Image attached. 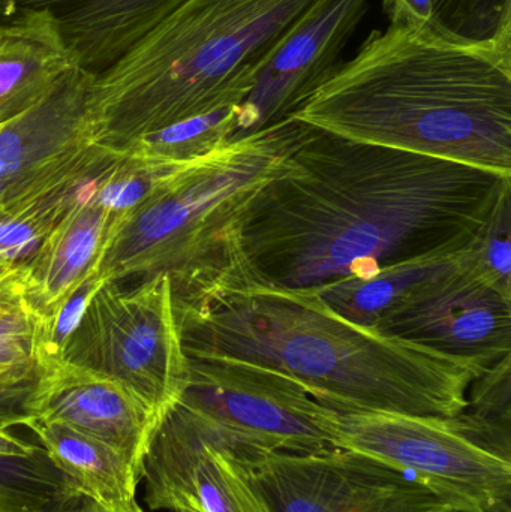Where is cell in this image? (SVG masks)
<instances>
[{"instance_id":"26","label":"cell","mask_w":511,"mask_h":512,"mask_svg":"<svg viewBox=\"0 0 511 512\" xmlns=\"http://www.w3.org/2000/svg\"><path fill=\"white\" fill-rule=\"evenodd\" d=\"M102 282L98 274H92L69 300L63 304L62 309L54 316L50 324L45 325L41 331V343H39V360L44 358L65 357L66 346L74 331L80 325L81 318L86 312L87 306L92 301L93 295L101 288ZM39 363V361H38Z\"/></svg>"},{"instance_id":"24","label":"cell","mask_w":511,"mask_h":512,"mask_svg":"<svg viewBox=\"0 0 511 512\" xmlns=\"http://www.w3.org/2000/svg\"><path fill=\"white\" fill-rule=\"evenodd\" d=\"M462 267L511 300V191L462 252Z\"/></svg>"},{"instance_id":"20","label":"cell","mask_w":511,"mask_h":512,"mask_svg":"<svg viewBox=\"0 0 511 512\" xmlns=\"http://www.w3.org/2000/svg\"><path fill=\"white\" fill-rule=\"evenodd\" d=\"M81 498L41 445L0 430V512H54Z\"/></svg>"},{"instance_id":"29","label":"cell","mask_w":511,"mask_h":512,"mask_svg":"<svg viewBox=\"0 0 511 512\" xmlns=\"http://www.w3.org/2000/svg\"><path fill=\"white\" fill-rule=\"evenodd\" d=\"M54 512H113L107 510V508L99 505L98 502L92 501L89 498H81L80 501L75 502V504L69 505V507L62 508V510H57Z\"/></svg>"},{"instance_id":"6","label":"cell","mask_w":511,"mask_h":512,"mask_svg":"<svg viewBox=\"0 0 511 512\" xmlns=\"http://www.w3.org/2000/svg\"><path fill=\"white\" fill-rule=\"evenodd\" d=\"M335 448L405 472L455 512H511V450L455 417L336 411Z\"/></svg>"},{"instance_id":"28","label":"cell","mask_w":511,"mask_h":512,"mask_svg":"<svg viewBox=\"0 0 511 512\" xmlns=\"http://www.w3.org/2000/svg\"><path fill=\"white\" fill-rule=\"evenodd\" d=\"M383 11L390 26L435 30L432 0H383Z\"/></svg>"},{"instance_id":"10","label":"cell","mask_w":511,"mask_h":512,"mask_svg":"<svg viewBox=\"0 0 511 512\" xmlns=\"http://www.w3.org/2000/svg\"><path fill=\"white\" fill-rule=\"evenodd\" d=\"M254 481L273 512H455L405 472L342 448L264 451Z\"/></svg>"},{"instance_id":"7","label":"cell","mask_w":511,"mask_h":512,"mask_svg":"<svg viewBox=\"0 0 511 512\" xmlns=\"http://www.w3.org/2000/svg\"><path fill=\"white\" fill-rule=\"evenodd\" d=\"M63 358L119 382L161 421L179 402L189 367L171 277H146L132 291L102 283Z\"/></svg>"},{"instance_id":"13","label":"cell","mask_w":511,"mask_h":512,"mask_svg":"<svg viewBox=\"0 0 511 512\" xmlns=\"http://www.w3.org/2000/svg\"><path fill=\"white\" fill-rule=\"evenodd\" d=\"M368 2L323 0L294 27L237 107L231 141L287 119L335 74Z\"/></svg>"},{"instance_id":"12","label":"cell","mask_w":511,"mask_h":512,"mask_svg":"<svg viewBox=\"0 0 511 512\" xmlns=\"http://www.w3.org/2000/svg\"><path fill=\"white\" fill-rule=\"evenodd\" d=\"M93 81L95 75L71 69L42 101L0 125V213L50 188L90 155Z\"/></svg>"},{"instance_id":"19","label":"cell","mask_w":511,"mask_h":512,"mask_svg":"<svg viewBox=\"0 0 511 512\" xmlns=\"http://www.w3.org/2000/svg\"><path fill=\"white\" fill-rule=\"evenodd\" d=\"M462 252L392 265L374 276L347 277L311 292H315L330 310L342 318L372 330L381 316L420 283L458 268Z\"/></svg>"},{"instance_id":"5","label":"cell","mask_w":511,"mask_h":512,"mask_svg":"<svg viewBox=\"0 0 511 512\" xmlns=\"http://www.w3.org/2000/svg\"><path fill=\"white\" fill-rule=\"evenodd\" d=\"M305 126L287 117L180 167L120 222L99 279L167 273L177 285L216 273L246 207L284 173Z\"/></svg>"},{"instance_id":"3","label":"cell","mask_w":511,"mask_h":512,"mask_svg":"<svg viewBox=\"0 0 511 512\" xmlns=\"http://www.w3.org/2000/svg\"><path fill=\"white\" fill-rule=\"evenodd\" d=\"M290 117L347 140L511 176V47L389 24Z\"/></svg>"},{"instance_id":"18","label":"cell","mask_w":511,"mask_h":512,"mask_svg":"<svg viewBox=\"0 0 511 512\" xmlns=\"http://www.w3.org/2000/svg\"><path fill=\"white\" fill-rule=\"evenodd\" d=\"M27 429L84 498L113 512H146L137 499L141 475L122 454L51 421L33 420Z\"/></svg>"},{"instance_id":"25","label":"cell","mask_w":511,"mask_h":512,"mask_svg":"<svg viewBox=\"0 0 511 512\" xmlns=\"http://www.w3.org/2000/svg\"><path fill=\"white\" fill-rule=\"evenodd\" d=\"M461 417L501 447L511 450V355L474 379Z\"/></svg>"},{"instance_id":"21","label":"cell","mask_w":511,"mask_h":512,"mask_svg":"<svg viewBox=\"0 0 511 512\" xmlns=\"http://www.w3.org/2000/svg\"><path fill=\"white\" fill-rule=\"evenodd\" d=\"M237 107L219 110L174 123L116 147L120 155L155 164H185L212 155L233 140Z\"/></svg>"},{"instance_id":"14","label":"cell","mask_w":511,"mask_h":512,"mask_svg":"<svg viewBox=\"0 0 511 512\" xmlns=\"http://www.w3.org/2000/svg\"><path fill=\"white\" fill-rule=\"evenodd\" d=\"M35 420L51 421L122 454L141 475L159 417L134 393L102 373L44 358L38 363Z\"/></svg>"},{"instance_id":"16","label":"cell","mask_w":511,"mask_h":512,"mask_svg":"<svg viewBox=\"0 0 511 512\" xmlns=\"http://www.w3.org/2000/svg\"><path fill=\"white\" fill-rule=\"evenodd\" d=\"M98 189L72 207L26 267L27 300L42 328L95 273L122 222L99 200Z\"/></svg>"},{"instance_id":"15","label":"cell","mask_w":511,"mask_h":512,"mask_svg":"<svg viewBox=\"0 0 511 512\" xmlns=\"http://www.w3.org/2000/svg\"><path fill=\"white\" fill-rule=\"evenodd\" d=\"M186 0H0V24L38 17L77 68L99 77Z\"/></svg>"},{"instance_id":"11","label":"cell","mask_w":511,"mask_h":512,"mask_svg":"<svg viewBox=\"0 0 511 512\" xmlns=\"http://www.w3.org/2000/svg\"><path fill=\"white\" fill-rule=\"evenodd\" d=\"M372 330L486 372L511 355V300L465 270L426 280Z\"/></svg>"},{"instance_id":"8","label":"cell","mask_w":511,"mask_h":512,"mask_svg":"<svg viewBox=\"0 0 511 512\" xmlns=\"http://www.w3.org/2000/svg\"><path fill=\"white\" fill-rule=\"evenodd\" d=\"M264 451L177 402L147 447L144 501L150 511L273 512L254 481Z\"/></svg>"},{"instance_id":"9","label":"cell","mask_w":511,"mask_h":512,"mask_svg":"<svg viewBox=\"0 0 511 512\" xmlns=\"http://www.w3.org/2000/svg\"><path fill=\"white\" fill-rule=\"evenodd\" d=\"M179 403L267 451L308 454L335 448L336 409L293 379L240 361L188 357Z\"/></svg>"},{"instance_id":"17","label":"cell","mask_w":511,"mask_h":512,"mask_svg":"<svg viewBox=\"0 0 511 512\" xmlns=\"http://www.w3.org/2000/svg\"><path fill=\"white\" fill-rule=\"evenodd\" d=\"M74 68L71 54L42 18L0 24V125L42 101Z\"/></svg>"},{"instance_id":"27","label":"cell","mask_w":511,"mask_h":512,"mask_svg":"<svg viewBox=\"0 0 511 512\" xmlns=\"http://www.w3.org/2000/svg\"><path fill=\"white\" fill-rule=\"evenodd\" d=\"M38 376L20 382H0V430L29 427L35 420V399Z\"/></svg>"},{"instance_id":"2","label":"cell","mask_w":511,"mask_h":512,"mask_svg":"<svg viewBox=\"0 0 511 512\" xmlns=\"http://www.w3.org/2000/svg\"><path fill=\"white\" fill-rule=\"evenodd\" d=\"M173 298L188 357L273 370L336 411L455 417L485 373L353 324L311 291L215 273L173 286Z\"/></svg>"},{"instance_id":"23","label":"cell","mask_w":511,"mask_h":512,"mask_svg":"<svg viewBox=\"0 0 511 512\" xmlns=\"http://www.w3.org/2000/svg\"><path fill=\"white\" fill-rule=\"evenodd\" d=\"M435 30L473 44L511 47V0H432Z\"/></svg>"},{"instance_id":"4","label":"cell","mask_w":511,"mask_h":512,"mask_svg":"<svg viewBox=\"0 0 511 512\" xmlns=\"http://www.w3.org/2000/svg\"><path fill=\"white\" fill-rule=\"evenodd\" d=\"M323 0H186L95 77L93 140L123 146L191 117L240 105L263 66Z\"/></svg>"},{"instance_id":"22","label":"cell","mask_w":511,"mask_h":512,"mask_svg":"<svg viewBox=\"0 0 511 512\" xmlns=\"http://www.w3.org/2000/svg\"><path fill=\"white\" fill-rule=\"evenodd\" d=\"M26 267L0 268V382L38 376L42 324L26 294Z\"/></svg>"},{"instance_id":"1","label":"cell","mask_w":511,"mask_h":512,"mask_svg":"<svg viewBox=\"0 0 511 512\" xmlns=\"http://www.w3.org/2000/svg\"><path fill=\"white\" fill-rule=\"evenodd\" d=\"M511 176L305 126L284 173L243 212L222 273L285 291L464 251Z\"/></svg>"}]
</instances>
